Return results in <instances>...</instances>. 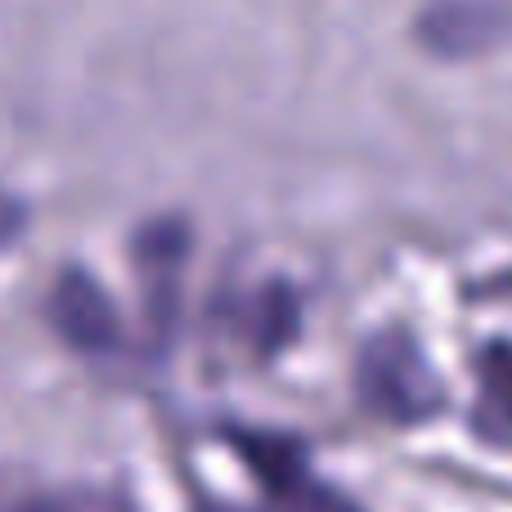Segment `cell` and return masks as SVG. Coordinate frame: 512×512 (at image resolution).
<instances>
[{"label":"cell","instance_id":"obj_1","mask_svg":"<svg viewBox=\"0 0 512 512\" xmlns=\"http://www.w3.org/2000/svg\"><path fill=\"white\" fill-rule=\"evenodd\" d=\"M355 387H360L364 405L387 423H423L445 409L441 378L405 328H387V333L364 342Z\"/></svg>","mask_w":512,"mask_h":512},{"label":"cell","instance_id":"obj_2","mask_svg":"<svg viewBox=\"0 0 512 512\" xmlns=\"http://www.w3.org/2000/svg\"><path fill=\"white\" fill-rule=\"evenodd\" d=\"M243 459L256 468L261 486L270 490L274 512H360L351 499L328 490L319 477H310L301 454L288 441H270V436H239Z\"/></svg>","mask_w":512,"mask_h":512},{"label":"cell","instance_id":"obj_3","mask_svg":"<svg viewBox=\"0 0 512 512\" xmlns=\"http://www.w3.org/2000/svg\"><path fill=\"white\" fill-rule=\"evenodd\" d=\"M50 319L63 333V342L86 355H108L122 346V319H117L108 292L90 279L86 270H63L50 292Z\"/></svg>","mask_w":512,"mask_h":512},{"label":"cell","instance_id":"obj_4","mask_svg":"<svg viewBox=\"0 0 512 512\" xmlns=\"http://www.w3.org/2000/svg\"><path fill=\"white\" fill-rule=\"evenodd\" d=\"M472 432L490 445L512 441V342H490L477 355V405Z\"/></svg>","mask_w":512,"mask_h":512},{"label":"cell","instance_id":"obj_5","mask_svg":"<svg viewBox=\"0 0 512 512\" xmlns=\"http://www.w3.org/2000/svg\"><path fill=\"white\" fill-rule=\"evenodd\" d=\"M14 512H131L122 495L113 490H95V486H68L54 495H36L27 504H18Z\"/></svg>","mask_w":512,"mask_h":512},{"label":"cell","instance_id":"obj_6","mask_svg":"<svg viewBox=\"0 0 512 512\" xmlns=\"http://www.w3.org/2000/svg\"><path fill=\"white\" fill-rule=\"evenodd\" d=\"M23 225H27V207L14 194H0V248H9L23 234Z\"/></svg>","mask_w":512,"mask_h":512}]
</instances>
